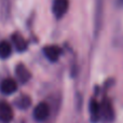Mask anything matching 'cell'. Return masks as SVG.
<instances>
[{
  "label": "cell",
  "instance_id": "8",
  "mask_svg": "<svg viewBox=\"0 0 123 123\" xmlns=\"http://www.w3.org/2000/svg\"><path fill=\"white\" fill-rule=\"evenodd\" d=\"M15 74H16L17 80L21 83H27L28 81L31 79V74H30L29 69L26 67L24 64H18L14 69Z\"/></svg>",
  "mask_w": 123,
  "mask_h": 123
},
{
  "label": "cell",
  "instance_id": "5",
  "mask_svg": "<svg viewBox=\"0 0 123 123\" xmlns=\"http://www.w3.org/2000/svg\"><path fill=\"white\" fill-rule=\"evenodd\" d=\"M43 54L44 56L48 58L50 62L55 63L58 61L61 54H62V49L58 45L55 44H50V45H45L43 48Z\"/></svg>",
  "mask_w": 123,
  "mask_h": 123
},
{
  "label": "cell",
  "instance_id": "6",
  "mask_svg": "<svg viewBox=\"0 0 123 123\" xmlns=\"http://www.w3.org/2000/svg\"><path fill=\"white\" fill-rule=\"evenodd\" d=\"M89 111H90L91 121L93 123H97L102 119V108H100V104L95 98H92L91 102H90Z\"/></svg>",
  "mask_w": 123,
  "mask_h": 123
},
{
  "label": "cell",
  "instance_id": "11",
  "mask_svg": "<svg viewBox=\"0 0 123 123\" xmlns=\"http://www.w3.org/2000/svg\"><path fill=\"white\" fill-rule=\"evenodd\" d=\"M14 105L18 109L25 110V109H28L31 106V98H30L29 95H26V94L19 95L18 97L14 100Z\"/></svg>",
  "mask_w": 123,
  "mask_h": 123
},
{
  "label": "cell",
  "instance_id": "3",
  "mask_svg": "<svg viewBox=\"0 0 123 123\" xmlns=\"http://www.w3.org/2000/svg\"><path fill=\"white\" fill-rule=\"evenodd\" d=\"M69 9V0H53L52 12L56 18H62Z\"/></svg>",
  "mask_w": 123,
  "mask_h": 123
},
{
  "label": "cell",
  "instance_id": "7",
  "mask_svg": "<svg viewBox=\"0 0 123 123\" xmlns=\"http://www.w3.org/2000/svg\"><path fill=\"white\" fill-rule=\"evenodd\" d=\"M13 119V109L9 103L1 100L0 102V121L9 123Z\"/></svg>",
  "mask_w": 123,
  "mask_h": 123
},
{
  "label": "cell",
  "instance_id": "1",
  "mask_svg": "<svg viewBox=\"0 0 123 123\" xmlns=\"http://www.w3.org/2000/svg\"><path fill=\"white\" fill-rule=\"evenodd\" d=\"M103 18H104V0H95V9H94V36H98L103 27Z\"/></svg>",
  "mask_w": 123,
  "mask_h": 123
},
{
  "label": "cell",
  "instance_id": "9",
  "mask_svg": "<svg viewBox=\"0 0 123 123\" xmlns=\"http://www.w3.org/2000/svg\"><path fill=\"white\" fill-rule=\"evenodd\" d=\"M102 108V119L105 122H111L115 118V111H113L112 105L109 100H104V103H102L100 105Z\"/></svg>",
  "mask_w": 123,
  "mask_h": 123
},
{
  "label": "cell",
  "instance_id": "12",
  "mask_svg": "<svg viewBox=\"0 0 123 123\" xmlns=\"http://www.w3.org/2000/svg\"><path fill=\"white\" fill-rule=\"evenodd\" d=\"M12 54V45L9 41L2 40L0 41V58L6 60L9 58Z\"/></svg>",
  "mask_w": 123,
  "mask_h": 123
},
{
  "label": "cell",
  "instance_id": "2",
  "mask_svg": "<svg viewBox=\"0 0 123 123\" xmlns=\"http://www.w3.org/2000/svg\"><path fill=\"white\" fill-rule=\"evenodd\" d=\"M34 119L38 122H43L50 116V106L45 102H41L34 108L32 111Z\"/></svg>",
  "mask_w": 123,
  "mask_h": 123
},
{
  "label": "cell",
  "instance_id": "10",
  "mask_svg": "<svg viewBox=\"0 0 123 123\" xmlns=\"http://www.w3.org/2000/svg\"><path fill=\"white\" fill-rule=\"evenodd\" d=\"M11 39H12V41H13V44H14L15 49L18 52H25L26 50H27V48H28L27 41H26L25 39H24V37L22 36V35H19L18 32L13 34Z\"/></svg>",
  "mask_w": 123,
  "mask_h": 123
},
{
  "label": "cell",
  "instance_id": "4",
  "mask_svg": "<svg viewBox=\"0 0 123 123\" xmlns=\"http://www.w3.org/2000/svg\"><path fill=\"white\" fill-rule=\"evenodd\" d=\"M17 91V82L13 78H6L0 82V92L4 95H11Z\"/></svg>",
  "mask_w": 123,
  "mask_h": 123
}]
</instances>
